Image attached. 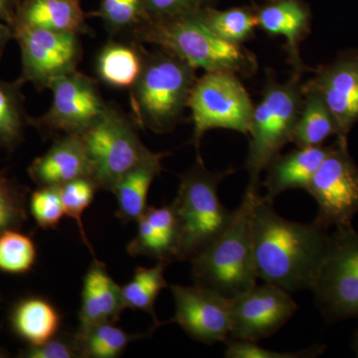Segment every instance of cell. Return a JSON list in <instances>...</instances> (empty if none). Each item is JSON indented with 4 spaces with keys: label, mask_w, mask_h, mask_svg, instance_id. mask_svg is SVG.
<instances>
[{
    "label": "cell",
    "mask_w": 358,
    "mask_h": 358,
    "mask_svg": "<svg viewBox=\"0 0 358 358\" xmlns=\"http://www.w3.org/2000/svg\"><path fill=\"white\" fill-rule=\"evenodd\" d=\"M252 239L258 279L289 293L312 289L326 256L329 234L317 223L293 222L273 202L257 197Z\"/></svg>",
    "instance_id": "6da1fadb"
},
{
    "label": "cell",
    "mask_w": 358,
    "mask_h": 358,
    "mask_svg": "<svg viewBox=\"0 0 358 358\" xmlns=\"http://www.w3.org/2000/svg\"><path fill=\"white\" fill-rule=\"evenodd\" d=\"M140 41L157 45L195 69L205 72L253 74L255 56L219 37L205 22L201 9L166 20H148L133 30Z\"/></svg>",
    "instance_id": "7a4b0ae2"
},
{
    "label": "cell",
    "mask_w": 358,
    "mask_h": 358,
    "mask_svg": "<svg viewBox=\"0 0 358 358\" xmlns=\"http://www.w3.org/2000/svg\"><path fill=\"white\" fill-rule=\"evenodd\" d=\"M258 192L249 185L227 227L190 259L193 284L233 299L257 285L252 215Z\"/></svg>",
    "instance_id": "3957f363"
},
{
    "label": "cell",
    "mask_w": 358,
    "mask_h": 358,
    "mask_svg": "<svg viewBox=\"0 0 358 358\" xmlns=\"http://www.w3.org/2000/svg\"><path fill=\"white\" fill-rule=\"evenodd\" d=\"M196 80V69L173 54L147 53L143 72L129 90L134 124L155 134L173 131Z\"/></svg>",
    "instance_id": "277c9868"
},
{
    "label": "cell",
    "mask_w": 358,
    "mask_h": 358,
    "mask_svg": "<svg viewBox=\"0 0 358 358\" xmlns=\"http://www.w3.org/2000/svg\"><path fill=\"white\" fill-rule=\"evenodd\" d=\"M233 169L211 171L197 155L192 169L181 176L173 205L179 223L178 260L189 261L211 243L230 223L234 211L219 197V186Z\"/></svg>",
    "instance_id": "5b68a950"
},
{
    "label": "cell",
    "mask_w": 358,
    "mask_h": 358,
    "mask_svg": "<svg viewBox=\"0 0 358 358\" xmlns=\"http://www.w3.org/2000/svg\"><path fill=\"white\" fill-rule=\"evenodd\" d=\"M301 74L294 73L288 81L278 82L268 73L262 99L254 107L249 131V148L245 169L250 185L258 189L261 173L291 143L303 102Z\"/></svg>",
    "instance_id": "8992f818"
},
{
    "label": "cell",
    "mask_w": 358,
    "mask_h": 358,
    "mask_svg": "<svg viewBox=\"0 0 358 358\" xmlns=\"http://www.w3.org/2000/svg\"><path fill=\"white\" fill-rule=\"evenodd\" d=\"M134 120L110 106L95 124L82 134L99 189L112 192L127 173L154 152L143 145Z\"/></svg>",
    "instance_id": "52a82bcc"
},
{
    "label": "cell",
    "mask_w": 358,
    "mask_h": 358,
    "mask_svg": "<svg viewBox=\"0 0 358 358\" xmlns=\"http://www.w3.org/2000/svg\"><path fill=\"white\" fill-rule=\"evenodd\" d=\"M254 107L237 75L206 72L197 78L187 106L192 112L195 147L199 150L204 134L214 129L248 136Z\"/></svg>",
    "instance_id": "ba28073f"
},
{
    "label": "cell",
    "mask_w": 358,
    "mask_h": 358,
    "mask_svg": "<svg viewBox=\"0 0 358 358\" xmlns=\"http://www.w3.org/2000/svg\"><path fill=\"white\" fill-rule=\"evenodd\" d=\"M310 291L327 322L358 319V233L352 226L336 228L329 234Z\"/></svg>",
    "instance_id": "9c48e42d"
},
{
    "label": "cell",
    "mask_w": 358,
    "mask_h": 358,
    "mask_svg": "<svg viewBox=\"0 0 358 358\" xmlns=\"http://www.w3.org/2000/svg\"><path fill=\"white\" fill-rule=\"evenodd\" d=\"M306 192L317 202L313 222L327 230L352 226L358 213V166L350 155L348 136H336Z\"/></svg>",
    "instance_id": "30bf717a"
},
{
    "label": "cell",
    "mask_w": 358,
    "mask_h": 358,
    "mask_svg": "<svg viewBox=\"0 0 358 358\" xmlns=\"http://www.w3.org/2000/svg\"><path fill=\"white\" fill-rule=\"evenodd\" d=\"M13 30L20 48L23 83L42 91L77 70L82 58L79 35L27 26H14Z\"/></svg>",
    "instance_id": "8fae6325"
},
{
    "label": "cell",
    "mask_w": 358,
    "mask_h": 358,
    "mask_svg": "<svg viewBox=\"0 0 358 358\" xmlns=\"http://www.w3.org/2000/svg\"><path fill=\"white\" fill-rule=\"evenodd\" d=\"M50 108L29 124L50 134H82L109 109L95 80L76 70L59 78L49 88Z\"/></svg>",
    "instance_id": "7c38bea8"
},
{
    "label": "cell",
    "mask_w": 358,
    "mask_h": 358,
    "mask_svg": "<svg viewBox=\"0 0 358 358\" xmlns=\"http://www.w3.org/2000/svg\"><path fill=\"white\" fill-rule=\"evenodd\" d=\"M298 310L291 293L264 282L231 299V338L256 341L279 331Z\"/></svg>",
    "instance_id": "4fadbf2b"
},
{
    "label": "cell",
    "mask_w": 358,
    "mask_h": 358,
    "mask_svg": "<svg viewBox=\"0 0 358 358\" xmlns=\"http://www.w3.org/2000/svg\"><path fill=\"white\" fill-rule=\"evenodd\" d=\"M173 322L204 345L224 343L230 336L231 299L199 285H171Z\"/></svg>",
    "instance_id": "5bb4252c"
},
{
    "label": "cell",
    "mask_w": 358,
    "mask_h": 358,
    "mask_svg": "<svg viewBox=\"0 0 358 358\" xmlns=\"http://www.w3.org/2000/svg\"><path fill=\"white\" fill-rule=\"evenodd\" d=\"M303 88L322 96L336 119L339 136H348L358 124V50L345 52L320 68Z\"/></svg>",
    "instance_id": "9a60e30c"
},
{
    "label": "cell",
    "mask_w": 358,
    "mask_h": 358,
    "mask_svg": "<svg viewBox=\"0 0 358 358\" xmlns=\"http://www.w3.org/2000/svg\"><path fill=\"white\" fill-rule=\"evenodd\" d=\"M124 308L122 287L110 277L105 264L94 259L83 280L77 338H81L98 324H115Z\"/></svg>",
    "instance_id": "2e32d148"
},
{
    "label": "cell",
    "mask_w": 358,
    "mask_h": 358,
    "mask_svg": "<svg viewBox=\"0 0 358 358\" xmlns=\"http://www.w3.org/2000/svg\"><path fill=\"white\" fill-rule=\"evenodd\" d=\"M28 173L38 187L59 186L91 178V164L81 134H63L30 164ZM93 179V178H92Z\"/></svg>",
    "instance_id": "e0dca14e"
},
{
    "label": "cell",
    "mask_w": 358,
    "mask_h": 358,
    "mask_svg": "<svg viewBox=\"0 0 358 358\" xmlns=\"http://www.w3.org/2000/svg\"><path fill=\"white\" fill-rule=\"evenodd\" d=\"M333 145L296 148L289 154L280 155L267 167L263 185V199L274 202L275 197L291 189H307L317 169L331 152Z\"/></svg>",
    "instance_id": "ac0fdd59"
},
{
    "label": "cell",
    "mask_w": 358,
    "mask_h": 358,
    "mask_svg": "<svg viewBox=\"0 0 358 358\" xmlns=\"http://www.w3.org/2000/svg\"><path fill=\"white\" fill-rule=\"evenodd\" d=\"M257 14L258 27L271 36L286 39L289 63L294 73L308 70L300 54V44L310 33V13L298 0H275L262 7Z\"/></svg>",
    "instance_id": "d6986e66"
},
{
    "label": "cell",
    "mask_w": 358,
    "mask_h": 358,
    "mask_svg": "<svg viewBox=\"0 0 358 358\" xmlns=\"http://www.w3.org/2000/svg\"><path fill=\"white\" fill-rule=\"evenodd\" d=\"M14 26L77 35L88 32L80 0H22L18 4Z\"/></svg>",
    "instance_id": "ffe728a7"
},
{
    "label": "cell",
    "mask_w": 358,
    "mask_h": 358,
    "mask_svg": "<svg viewBox=\"0 0 358 358\" xmlns=\"http://www.w3.org/2000/svg\"><path fill=\"white\" fill-rule=\"evenodd\" d=\"M164 152H155L145 162L131 169L115 186L117 199L115 217L122 223L136 222L147 209L150 186L162 171Z\"/></svg>",
    "instance_id": "44dd1931"
},
{
    "label": "cell",
    "mask_w": 358,
    "mask_h": 358,
    "mask_svg": "<svg viewBox=\"0 0 358 358\" xmlns=\"http://www.w3.org/2000/svg\"><path fill=\"white\" fill-rule=\"evenodd\" d=\"M11 324L29 346L41 345L60 333L61 315L50 301L29 296L14 307Z\"/></svg>",
    "instance_id": "7402d4cb"
},
{
    "label": "cell",
    "mask_w": 358,
    "mask_h": 358,
    "mask_svg": "<svg viewBox=\"0 0 358 358\" xmlns=\"http://www.w3.org/2000/svg\"><path fill=\"white\" fill-rule=\"evenodd\" d=\"M145 58L147 52L138 45L110 42L96 57V75L108 86L131 90L143 72Z\"/></svg>",
    "instance_id": "603a6c76"
},
{
    "label": "cell",
    "mask_w": 358,
    "mask_h": 358,
    "mask_svg": "<svg viewBox=\"0 0 358 358\" xmlns=\"http://www.w3.org/2000/svg\"><path fill=\"white\" fill-rule=\"evenodd\" d=\"M303 94V107L291 143L296 148L319 147L331 136H339L338 126L319 94L305 88Z\"/></svg>",
    "instance_id": "cb8c5ba5"
},
{
    "label": "cell",
    "mask_w": 358,
    "mask_h": 358,
    "mask_svg": "<svg viewBox=\"0 0 358 358\" xmlns=\"http://www.w3.org/2000/svg\"><path fill=\"white\" fill-rule=\"evenodd\" d=\"M23 85L20 78L13 82L0 79V148L8 152H13L20 145L26 126L29 124Z\"/></svg>",
    "instance_id": "d4e9b609"
},
{
    "label": "cell",
    "mask_w": 358,
    "mask_h": 358,
    "mask_svg": "<svg viewBox=\"0 0 358 358\" xmlns=\"http://www.w3.org/2000/svg\"><path fill=\"white\" fill-rule=\"evenodd\" d=\"M169 264L171 263L159 261L154 267L136 268L133 279L122 287L126 308L148 313L152 315L157 327L159 326V322L155 315V301L160 292L169 287L164 272Z\"/></svg>",
    "instance_id": "484cf974"
},
{
    "label": "cell",
    "mask_w": 358,
    "mask_h": 358,
    "mask_svg": "<svg viewBox=\"0 0 358 358\" xmlns=\"http://www.w3.org/2000/svg\"><path fill=\"white\" fill-rule=\"evenodd\" d=\"M148 334H129L113 322L92 327L79 339L82 358H117L126 352L129 343Z\"/></svg>",
    "instance_id": "4316f807"
},
{
    "label": "cell",
    "mask_w": 358,
    "mask_h": 358,
    "mask_svg": "<svg viewBox=\"0 0 358 358\" xmlns=\"http://www.w3.org/2000/svg\"><path fill=\"white\" fill-rule=\"evenodd\" d=\"M205 22L221 38L231 43L242 44L253 37L258 27L257 14L243 8L228 10L201 9Z\"/></svg>",
    "instance_id": "83f0119b"
},
{
    "label": "cell",
    "mask_w": 358,
    "mask_h": 358,
    "mask_svg": "<svg viewBox=\"0 0 358 358\" xmlns=\"http://www.w3.org/2000/svg\"><path fill=\"white\" fill-rule=\"evenodd\" d=\"M36 247L29 236L14 229L0 233V271L20 275L29 272L36 261Z\"/></svg>",
    "instance_id": "f1b7e54d"
},
{
    "label": "cell",
    "mask_w": 358,
    "mask_h": 358,
    "mask_svg": "<svg viewBox=\"0 0 358 358\" xmlns=\"http://www.w3.org/2000/svg\"><path fill=\"white\" fill-rule=\"evenodd\" d=\"M94 15L112 34L133 31L148 20L145 0H102Z\"/></svg>",
    "instance_id": "f546056e"
},
{
    "label": "cell",
    "mask_w": 358,
    "mask_h": 358,
    "mask_svg": "<svg viewBox=\"0 0 358 358\" xmlns=\"http://www.w3.org/2000/svg\"><path fill=\"white\" fill-rule=\"evenodd\" d=\"M98 189V185L91 178L75 179V180L59 186L65 215L75 220L78 228H79L82 240H83L85 245L88 247L92 254H94L93 248H92L88 237H87L82 219H83L84 211L88 208L92 201L95 199L96 192Z\"/></svg>",
    "instance_id": "4dcf8cb0"
},
{
    "label": "cell",
    "mask_w": 358,
    "mask_h": 358,
    "mask_svg": "<svg viewBox=\"0 0 358 358\" xmlns=\"http://www.w3.org/2000/svg\"><path fill=\"white\" fill-rule=\"evenodd\" d=\"M136 223V235L127 246V252L129 255L150 257L157 261L171 263L176 261V254L173 247L155 229L145 216L141 215Z\"/></svg>",
    "instance_id": "1f68e13d"
},
{
    "label": "cell",
    "mask_w": 358,
    "mask_h": 358,
    "mask_svg": "<svg viewBox=\"0 0 358 358\" xmlns=\"http://www.w3.org/2000/svg\"><path fill=\"white\" fill-rule=\"evenodd\" d=\"M30 212L42 229H56L65 215L59 187H38L30 199Z\"/></svg>",
    "instance_id": "d6a6232c"
},
{
    "label": "cell",
    "mask_w": 358,
    "mask_h": 358,
    "mask_svg": "<svg viewBox=\"0 0 358 358\" xmlns=\"http://www.w3.org/2000/svg\"><path fill=\"white\" fill-rule=\"evenodd\" d=\"M224 343L227 358H313L319 357L326 350L324 345H313L294 352H275L266 350L256 341L228 338Z\"/></svg>",
    "instance_id": "836d02e7"
},
{
    "label": "cell",
    "mask_w": 358,
    "mask_h": 358,
    "mask_svg": "<svg viewBox=\"0 0 358 358\" xmlns=\"http://www.w3.org/2000/svg\"><path fill=\"white\" fill-rule=\"evenodd\" d=\"M25 219L24 194L0 171V233L17 227Z\"/></svg>",
    "instance_id": "e575fe53"
},
{
    "label": "cell",
    "mask_w": 358,
    "mask_h": 358,
    "mask_svg": "<svg viewBox=\"0 0 358 358\" xmlns=\"http://www.w3.org/2000/svg\"><path fill=\"white\" fill-rule=\"evenodd\" d=\"M20 357L27 358H82L76 334L59 333L41 345L29 346Z\"/></svg>",
    "instance_id": "d590c367"
},
{
    "label": "cell",
    "mask_w": 358,
    "mask_h": 358,
    "mask_svg": "<svg viewBox=\"0 0 358 358\" xmlns=\"http://www.w3.org/2000/svg\"><path fill=\"white\" fill-rule=\"evenodd\" d=\"M143 216L154 226L155 230L173 247L178 256L179 223L173 203L160 207L148 206Z\"/></svg>",
    "instance_id": "8d00e7d4"
},
{
    "label": "cell",
    "mask_w": 358,
    "mask_h": 358,
    "mask_svg": "<svg viewBox=\"0 0 358 358\" xmlns=\"http://www.w3.org/2000/svg\"><path fill=\"white\" fill-rule=\"evenodd\" d=\"M208 0H145L148 20H166L203 8Z\"/></svg>",
    "instance_id": "74e56055"
},
{
    "label": "cell",
    "mask_w": 358,
    "mask_h": 358,
    "mask_svg": "<svg viewBox=\"0 0 358 358\" xmlns=\"http://www.w3.org/2000/svg\"><path fill=\"white\" fill-rule=\"evenodd\" d=\"M18 0H0V21L13 27L17 13Z\"/></svg>",
    "instance_id": "f35d334b"
},
{
    "label": "cell",
    "mask_w": 358,
    "mask_h": 358,
    "mask_svg": "<svg viewBox=\"0 0 358 358\" xmlns=\"http://www.w3.org/2000/svg\"><path fill=\"white\" fill-rule=\"evenodd\" d=\"M11 39H13V27L0 21V58L3 55L6 46Z\"/></svg>",
    "instance_id": "ab89813d"
},
{
    "label": "cell",
    "mask_w": 358,
    "mask_h": 358,
    "mask_svg": "<svg viewBox=\"0 0 358 358\" xmlns=\"http://www.w3.org/2000/svg\"><path fill=\"white\" fill-rule=\"evenodd\" d=\"M352 350L355 352V357H358V329L353 336L352 341Z\"/></svg>",
    "instance_id": "60d3db41"
},
{
    "label": "cell",
    "mask_w": 358,
    "mask_h": 358,
    "mask_svg": "<svg viewBox=\"0 0 358 358\" xmlns=\"http://www.w3.org/2000/svg\"><path fill=\"white\" fill-rule=\"evenodd\" d=\"M18 1H20H20H22V0H18Z\"/></svg>",
    "instance_id": "b9f144b4"
}]
</instances>
